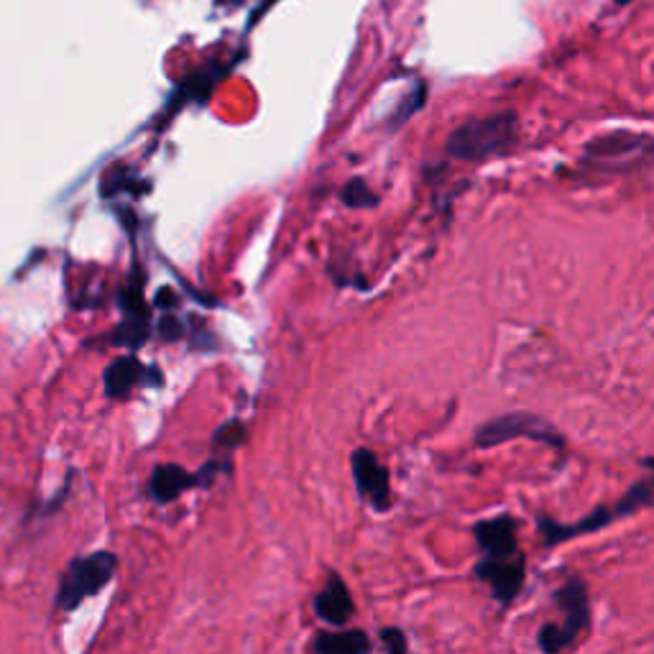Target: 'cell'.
<instances>
[{"label": "cell", "instance_id": "7c38bea8", "mask_svg": "<svg viewBox=\"0 0 654 654\" xmlns=\"http://www.w3.org/2000/svg\"><path fill=\"white\" fill-rule=\"evenodd\" d=\"M647 144V138L634 136L629 131H617V133H606V136L590 141L586 146V154L590 159H619V156L634 154L636 148Z\"/></svg>", "mask_w": 654, "mask_h": 654}, {"label": "cell", "instance_id": "5bb4252c", "mask_svg": "<svg viewBox=\"0 0 654 654\" xmlns=\"http://www.w3.org/2000/svg\"><path fill=\"white\" fill-rule=\"evenodd\" d=\"M343 202L348 204V208H356V210H366V208H374L378 202V197L374 195V189L368 187L364 179H351L348 185L343 187Z\"/></svg>", "mask_w": 654, "mask_h": 654}, {"label": "cell", "instance_id": "4fadbf2b", "mask_svg": "<svg viewBox=\"0 0 654 654\" xmlns=\"http://www.w3.org/2000/svg\"><path fill=\"white\" fill-rule=\"evenodd\" d=\"M372 652V640L361 629L351 632H330L320 634L314 640V654H368Z\"/></svg>", "mask_w": 654, "mask_h": 654}, {"label": "cell", "instance_id": "52a82bcc", "mask_svg": "<svg viewBox=\"0 0 654 654\" xmlns=\"http://www.w3.org/2000/svg\"><path fill=\"white\" fill-rule=\"evenodd\" d=\"M555 603L561 606L565 613V624H561V632L565 636L567 647L578 640V634L586 632L590 627V603H588V588L586 580L573 575L565 586L557 588Z\"/></svg>", "mask_w": 654, "mask_h": 654}, {"label": "cell", "instance_id": "e0dca14e", "mask_svg": "<svg viewBox=\"0 0 654 654\" xmlns=\"http://www.w3.org/2000/svg\"><path fill=\"white\" fill-rule=\"evenodd\" d=\"M381 642L386 647V654H407V636L401 629L386 627L381 632Z\"/></svg>", "mask_w": 654, "mask_h": 654}, {"label": "cell", "instance_id": "30bf717a", "mask_svg": "<svg viewBox=\"0 0 654 654\" xmlns=\"http://www.w3.org/2000/svg\"><path fill=\"white\" fill-rule=\"evenodd\" d=\"M192 486H197V478L192 473H187L182 466H175V463H167V466H159L152 473L148 494H152L156 503H171Z\"/></svg>", "mask_w": 654, "mask_h": 654}, {"label": "cell", "instance_id": "ba28073f", "mask_svg": "<svg viewBox=\"0 0 654 654\" xmlns=\"http://www.w3.org/2000/svg\"><path fill=\"white\" fill-rule=\"evenodd\" d=\"M473 534H476L478 547L488 553V557H496V561H511V557H517L519 524L509 514L478 522L473 526Z\"/></svg>", "mask_w": 654, "mask_h": 654}, {"label": "cell", "instance_id": "5b68a950", "mask_svg": "<svg viewBox=\"0 0 654 654\" xmlns=\"http://www.w3.org/2000/svg\"><path fill=\"white\" fill-rule=\"evenodd\" d=\"M353 478H356L358 494L372 503L376 511H389L391 507V478L376 455L366 447H358L351 458Z\"/></svg>", "mask_w": 654, "mask_h": 654}, {"label": "cell", "instance_id": "9a60e30c", "mask_svg": "<svg viewBox=\"0 0 654 654\" xmlns=\"http://www.w3.org/2000/svg\"><path fill=\"white\" fill-rule=\"evenodd\" d=\"M148 337V325L144 322V318H131L125 325L118 330L115 335V343L118 345H129V348H138V345H144Z\"/></svg>", "mask_w": 654, "mask_h": 654}, {"label": "cell", "instance_id": "277c9868", "mask_svg": "<svg viewBox=\"0 0 654 654\" xmlns=\"http://www.w3.org/2000/svg\"><path fill=\"white\" fill-rule=\"evenodd\" d=\"M118 567V557L108 550H100V553L75 557L69 563L65 578L59 583L57 594V609L73 611L82 601H88L90 596L100 594L102 588L113 580Z\"/></svg>", "mask_w": 654, "mask_h": 654}, {"label": "cell", "instance_id": "8fae6325", "mask_svg": "<svg viewBox=\"0 0 654 654\" xmlns=\"http://www.w3.org/2000/svg\"><path fill=\"white\" fill-rule=\"evenodd\" d=\"M146 368L138 358L123 356L106 368V393L110 399H125L136 386L144 381Z\"/></svg>", "mask_w": 654, "mask_h": 654}, {"label": "cell", "instance_id": "3957f363", "mask_svg": "<svg viewBox=\"0 0 654 654\" xmlns=\"http://www.w3.org/2000/svg\"><path fill=\"white\" fill-rule=\"evenodd\" d=\"M522 437L553 447V451H563L565 447L563 432L557 430L555 424L542 420L540 414H532V412H509L484 422L476 430V447L488 451V447L503 445L509 443V440H522Z\"/></svg>", "mask_w": 654, "mask_h": 654}, {"label": "cell", "instance_id": "ac0fdd59", "mask_svg": "<svg viewBox=\"0 0 654 654\" xmlns=\"http://www.w3.org/2000/svg\"><path fill=\"white\" fill-rule=\"evenodd\" d=\"M159 333L164 341H179V335H182V325L175 318H164L159 322Z\"/></svg>", "mask_w": 654, "mask_h": 654}, {"label": "cell", "instance_id": "6da1fadb", "mask_svg": "<svg viewBox=\"0 0 654 654\" xmlns=\"http://www.w3.org/2000/svg\"><path fill=\"white\" fill-rule=\"evenodd\" d=\"M519 141V115L514 110L470 118L445 141V154L458 162H486L511 152Z\"/></svg>", "mask_w": 654, "mask_h": 654}, {"label": "cell", "instance_id": "8992f818", "mask_svg": "<svg viewBox=\"0 0 654 654\" xmlns=\"http://www.w3.org/2000/svg\"><path fill=\"white\" fill-rule=\"evenodd\" d=\"M476 578L491 586V594L499 603H511L524 586V557L517 555L511 561L486 557L476 565Z\"/></svg>", "mask_w": 654, "mask_h": 654}, {"label": "cell", "instance_id": "9c48e42d", "mask_svg": "<svg viewBox=\"0 0 654 654\" xmlns=\"http://www.w3.org/2000/svg\"><path fill=\"white\" fill-rule=\"evenodd\" d=\"M353 611H356V606H353L348 586H345L341 575L333 573L328 578L325 588L314 598V613H318L322 621H328V624L343 627L345 621L353 617Z\"/></svg>", "mask_w": 654, "mask_h": 654}, {"label": "cell", "instance_id": "7a4b0ae2", "mask_svg": "<svg viewBox=\"0 0 654 654\" xmlns=\"http://www.w3.org/2000/svg\"><path fill=\"white\" fill-rule=\"evenodd\" d=\"M650 503H654V484H650V480H640V484L629 488V491L621 496L613 507H598L590 511L588 517H583L580 522L561 524L555 522L553 517L542 514L537 517V526L542 537H545V545L553 547V545H561V542L583 537V534H594L598 530H603V526H609L611 522H619V519L636 514V511L650 507Z\"/></svg>", "mask_w": 654, "mask_h": 654}, {"label": "cell", "instance_id": "ffe728a7", "mask_svg": "<svg viewBox=\"0 0 654 654\" xmlns=\"http://www.w3.org/2000/svg\"><path fill=\"white\" fill-rule=\"evenodd\" d=\"M644 466H647L650 470H654V458H647V461H644Z\"/></svg>", "mask_w": 654, "mask_h": 654}, {"label": "cell", "instance_id": "2e32d148", "mask_svg": "<svg viewBox=\"0 0 654 654\" xmlns=\"http://www.w3.org/2000/svg\"><path fill=\"white\" fill-rule=\"evenodd\" d=\"M243 440H246V428H243L239 420L223 424V428L215 432V447H220V451H225V453L235 451Z\"/></svg>", "mask_w": 654, "mask_h": 654}, {"label": "cell", "instance_id": "d6986e66", "mask_svg": "<svg viewBox=\"0 0 654 654\" xmlns=\"http://www.w3.org/2000/svg\"><path fill=\"white\" fill-rule=\"evenodd\" d=\"M613 3H617L619 8H624V5H629V3H632V0H613Z\"/></svg>", "mask_w": 654, "mask_h": 654}]
</instances>
